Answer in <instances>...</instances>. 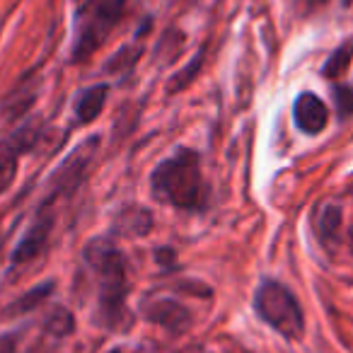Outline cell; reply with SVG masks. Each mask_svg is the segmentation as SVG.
Masks as SVG:
<instances>
[{
	"mask_svg": "<svg viewBox=\"0 0 353 353\" xmlns=\"http://www.w3.org/2000/svg\"><path fill=\"white\" fill-rule=\"evenodd\" d=\"M121 225L123 232H131V235H145L148 230L152 228V216L150 211L145 208H128L126 213H121Z\"/></svg>",
	"mask_w": 353,
	"mask_h": 353,
	"instance_id": "cell-16",
	"label": "cell"
},
{
	"mask_svg": "<svg viewBox=\"0 0 353 353\" xmlns=\"http://www.w3.org/2000/svg\"><path fill=\"white\" fill-rule=\"evenodd\" d=\"M334 102H336L339 119H346L353 114V88L348 85H336L334 88Z\"/></svg>",
	"mask_w": 353,
	"mask_h": 353,
	"instance_id": "cell-20",
	"label": "cell"
},
{
	"mask_svg": "<svg viewBox=\"0 0 353 353\" xmlns=\"http://www.w3.org/2000/svg\"><path fill=\"white\" fill-rule=\"evenodd\" d=\"M15 174H17V157L0 152V194L12 187Z\"/></svg>",
	"mask_w": 353,
	"mask_h": 353,
	"instance_id": "cell-19",
	"label": "cell"
},
{
	"mask_svg": "<svg viewBox=\"0 0 353 353\" xmlns=\"http://www.w3.org/2000/svg\"><path fill=\"white\" fill-rule=\"evenodd\" d=\"M341 3H343V6H351V3H353V0H341Z\"/></svg>",
	"mask_w": 353,
	"mask_h": 353,
	"instance_id": "cell-21",
	"label": "cell"
},
{
	"mask_svg": "<svg viewBox=\"0 0 353 353\" xmlns=\"http://www.w3.org/2000/svg\"><path fill=\"white\" fill-rule=\"evenodd\" d=\"M51 290H54V281H46V283L34 285V288L27 290V293L22 295L20 300H15V303L10 305V312H12V314H25V312H32V310L39 307V305L44 303L46 298H49Z\"/></svg>",
	"mask_w": 353,
	"mask_h": 353,
	"instance_id": "cell-13",
	"label": "cell"
},
{
	"mask_svg": "<svg viewBox=\"0 0 353 353\" xmlns=\"http://www.w3.org/2000/svg\"><path fill=\"white\" fill-rule=\"evenodd\" d=\"M351 61H353V37L343 41L336 51H332V56H329L322 68V75L329 80H341L346 75V70L351 68Z\"/></svg>",
	"mask_w": 353,
	"mask_h": 353,
	"instance_id": "cell-12",
	"label": "cell"
},
{
	"mask_svg": "<svg viewBox=\"0 0 353 353\" xmlns=\"http://www.w3.org/2000/svg\"><path fill=\"white\" fill-rule=\"evenodd\" d=\"M37 92H39V83H34V80L22 83L20 88H17L15 92L6 99V104H3V119H6V121H15V119H20L22 114L34 104Z\"/></svg>",
	"mask_w": 353,
	"mask_h": 353,
	"instance_id": "cell-10",
	"label": "cell"
},
{
	"mask_svg": "<svg viewBox=\"0 0 353 353\" xmlns=\"http://www.w3.org/2000/svg\"><path fill=\"white\" fill-rule=\"evenodd\" d=\"M39 133H41L39 123H34V121L25 123V126L17 128V131L12 133L3 145H0V152H6V155H12V157H20L22 152H27V150L34 148V143L39 141Z\"/></svg>",
	"mask_w": 353,
	"mask_h": 353,
	"instance_id": "cell-11",
	"label": "cell"
},
{
	"mask_svg": "<svg viewBox=\"0 0 353 353\" xmlns=\"http://www.w3.org/2000/svg\"><path fill=\"white\" fill-rule=\"evenodd\" d=\"M254 310L271 329L285 339H300L305 332V314L298 298L279 281H261L254 293Z\"/></svg>",
	"mask_w": 353,
	"mask_h": 353,
	"instance_id": "cell-3",
	"label": "cell"
},
{
	"mask_svg": "<svg viewBox=\"0 0 353 353\" xmlns=\"http://www.w3.org/2000/svg\"><path fill=\"white\" fill-rule=\"evenodd\" d=\"M44 329L51 334V336H59V339L70 336V334L75 332V317H73V312H68L65 307H56L54 312H51L49 317H46Z\"/></svg>",
	"mask_w": 353,
	"mask_h": 353,
	"instance_id": "cell-15",
	"label": "cell"
},
{
	"mask_svg": "<svg viewBox=\"0 0 353 353\" xmlns=\"http://www.w3.org/2000/svg\"><path fill=\"white\" fill-rule=\"evenodd\" d=\"M143 317L172 334H182L192 327V312L174 298H152L143 305Z\"/></svg>",
	"mask_w": 353,
	"mask_h": 353,
	"instance_id": "cell-6",
	"label": "cell"
},
{
	"mask_svg": "<svg viewBox=\"0 0 353 353\" xmlns=\"http://www.w3.org/2000/svg\"><path fill=\"white\" fill-rule=\"evenodd\" d=\"M85 261L99 279V324L119 327L126 314L128 271L121 250L109 237H94L85 247Z\"/></svg>",
	"mask_w": 353,
	"mask_h": 353,
	"instance_id": "cell-1",
	"label": "cell"
},
{
	"mask_svg": "<svg viewBox=\"0 0 353 353\" xmlns=\"http://www.w3.org/2000/svg\"><path fill=\"white\" fill-rule=\"evenodd\" d=\"M97 150H99V136H90L65 155V160L51 172L49 182H46L44 206H51L61 196H68V194H73L83 184L90 165L94 162Z\"/></svg>",
	"mask_w": 353,
	"mask_h": 353,
	"instance_id": "cell-5",
	"label": "cell"
},
{
	"mask_svg": "<svg viewBox=\"0 0 353 353\" xmlns=\"http://www.w3.org/2000/svg\"><path fill=\"white\" fill-rule=\"evenodd\" d=\"M201 65H203V51H199V54L194 56L192 61H189L187 68H182L179 73L174 75V78H172L170 90H167V92H176V90H184V88H187V85L194 80V75H196L199 70H201Z\"/></svg>",
	"mask_w": 353,
	"mask_h": 353,
	"instance_id": "cell-18",
	"label": "cell"
},
{
	"mask_svg": "<svg viewBox=\"0 0 353 353\" xmlns=\"http://www.w3.org/2000/svg\"><path fill=\"white\" fill-rule=\"evenodd\" d=\"M107 94H109V85L99 83L88 88L85 92H80L78 104H75V114L83 123H90L102 114L104 102H107Z\"/></svg>",
	"mask_w": 353,
	"mask_h": 353,
	"instance_id": "cell-9",
	"label": "cell"
},
{
	"mask_svg": "<svg viewBox=\"0 0 353 353\" xmlns=\"http://www.w3.org/2000/svg\"><path fill=\"white\" fill-rule=\"evenodd\" d=\"M293 119L298 131H303L305 136H317L329 123V107L314 92H303L295 99Z\"/></svg>",
	"mask_w": 353,
	"mask_h": 353,
	"instance_id": "cell-7",
	"label": "cell"
},
{
	"mask_svg": "<svg viewBox=\"0 0 353 353\" xmlns=\"http://www.w3.org/2000/svg\"><path fill=\"white\" fill-rule=\"evenodd\" d=\"M51 228H54V216L41 213V216L34 221V225L27 230V235L22 237L20 245L15 247V252H12V261H15V264H25V261L34 259L37 254H41L46 240H49Z\"/></svg>",
	"mask_w": 353,
	"mask_h": 353,
	"instance_id": "cell-8",
	"label": "cell"
},
{
	"mask_svg": "<svg viewBox=\"0 0 353 353\" xmlns=\"http://www.w3.org/2000/svg\"><path fill=\"white\" fill-rule=\"evenodd\" d=\"M150 187L155 199L172 203L174 208L196 211L206 201V187L201 174V157L192 148H182L162 160L152 170Z\"/></svg>",
	"mask_w": 353,
	"mask_h": 353,
	"instance_id": "cell-2",
	"label": "cell"
},
{
	"mask_svg": "<svg viewBox=\"0 0 353 353\" xmlns=\"http://www.w3.org/2000/svg\"><path fill=\"white\" fill-rule=\"evenodd\" d=\"M317 228L322 242H332L339 235V228H341V208L334 206V203L322 206V211L317 216Z\"/></svg>",
	"mask_w": 353,
	"mask_h": 353,
	"instance_id": "cell-14",
	"label": "cell"
},
{
	"mask_svg": "<svg viewBox=\"0 0 353 353\" xmlns=\"http://www.w3.org/2000/svg\"><path fill=\"white\" fill-rule=\"evenodd\" d=\"M126 8V0H85L80 6V15L85 22L80 25L78 39L73 46V61H88L94 51L102 46V41L114 32Z\"/></svg>",
	"mask_w": 353,
	"mask_h": 353,
	"instance_id": "cell-4",
	"label": "cell"
},
{
	"mask_svg": "<svg viewBox=\"0 0 353 353\" xmlns=\"http://www.w3.org/2000/svg\"><path fill=\"white\" fill-rule=\"evenodd\" d=\"M109 353H121V351H119V348H114V351H109Z\"/></svg>",
	"mask_w": 353,
	"mask_h": 353,
	"instance_id": "cell-22",
	"label": "cell"
},
{
	"mask_svg": "<svg viewBox=\"0 0 353 353\" xmlns=\"http://www.w3.org/2000/svg\"><path fill=\"white\" fill-rule=\"evenodd\" d=\"M37 353H46V351H37Z\"/></svg>",
	"mask_w": 353,
	"mask_h": 353,
	"instance_id": "cell-23",
	"label": "cell"
},
{
	"mask_svg": "<svg viewBox=\"0 0 353 353\" xmlns=\"http://www.w3.org/2000/svg\"><path fill=\"white\" fill-rule=\"evenodd\" d=\"M141 46L138 44H128L123 46V49H119L117 54L109 59L107 63V73H121V70H128L133 68V63L138 61V56H141Z\"/></svg>",
	"mask_w": 353,
	"mask_h": 353,
	"instance_id": "cell-17",
	"label": "cell"
}]
</instances>
